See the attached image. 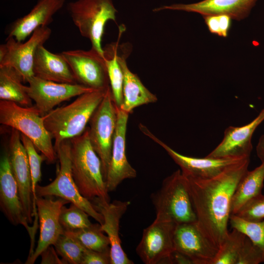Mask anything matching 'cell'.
Returning <instances> with one entry per match:
<instances>
[{"instance_id": "obj_34", "label": "cell", "mask_w": 264, "mask_h": 264, "mask_svg": "<svg viewBox=\"0 0 264 264\" xmlns=\"http://www.w3.org/2000/svg\"><path fill=\"white\" fill-rule=\"evenodd\" d=\"M236 215L250 222L264 220V195L262 194L249 201Z\"/></svg>"}, {"instance_id": "obj_37", "label": "cell", "mask_w": 264, "mask_h": 264, "mask_svg": "<svg viewBox=\"0 0 264 264\" xmlns=\"http://www.w3.org/2000/svg\"><path fill=\"white\" fill-rule=\"evenodd\" d=\"M110 252H101L86 249L81 264H110Z\"/></svg>"}, {"instance_id": "obj_1", "label": "cell", "mask_w": 264, "mask_h": 264, "mask_svg": "<svg viewBox=\"0 0 264 264\" xmlns=\"http://www.w3.org/2000/svg\"><path fill=\"white\" fill-rule=\"evenodd\" d=\"M250 157L233 164L218 176L202 179L186 177L196 224L208 241L219 249L228 236L233 194L248 171Z\"/></svg>"}, {"instance_id": "obj_26", "label": "cell", "mask_w": 264, "mask_h": 264, "mask_svg": "<svg viewBox=\"0 0 264 264\" xmlns=\"http://www.w3.org/2000/svg\"><path fill=\"white\" fill-rule=\"evenodd\" d=\"M21 75L9 66H0V99L14 102L23 107L32 106V99L22 84Z\"/></svg>"}, {"instance_id": "obj_24", "label": "cell", "mask_w": 264, "mask_h": 264, "mask_svg": "<svg viewBox=\"0 0 264 264\" xmlns=\"http://www.w3.org/2000/svg\"><path fill=\"white\" fill-rule=\"evenodd\" d=\"M33 72L40 78L61 83L76 84L70 67L61 53L48 51L44 45L39 46L35 53Z\"/></svg>"}, {"instance_id": "obj_36", "label": "cell", "mask_w": 264, "mask_h": 264, "mask_svg": "<svg viewBox=\"0 0 264 264\" xmlns=\"http://www.w3.org/2000/svg\"><path fill=\"white\" fill-rule=\"evenodd\" d=\"M209 31L212 34L227 37L231 25V18L224 14L203 16Z\"/></svg>"}, {"instance_id": "obj_16", "label": "cell", "mask_w": 264, "mask_h": 264, "mask_svg": "<svg viewBox=\"0 0 264 264\" xmlns=\"http://www.w3.org/2000/svg\"><path fill=\"white\" fill-rule=\"evenodd\" d=\"M68 202L60 198L53 199L51 197H37L39 238L36 249L32 255L28 256L25 264H34L38 257L49 246L54 245L59 237L64 234L60 217L62 207Z\"/></svg>"}, {"instance_id": "obj_15", "label": "cell", "mask_w": 264, "mask_h": 264, "mask_svg": "<svg viewBox=\"0 0 264 264\" xmlns=\"http://www.w3.org/2000/svg\"><path fill=\"white\" fill-rule=\"evenodd\" d=\"M26 90L35 102V106L42 116L57 105L82 94L95 90L79 83H57L45 80L35 76L27 82Z\"/></svg>"}, {"instance_id": "obj_25", "label": "cell", "mask_w": 264, "mask_h": 264, "mask_svg": "<svg viewBox=\"0 0 264 264\" xmlns=\"http://www.w3.org/2000/svg\"><path fill=\"white\" fill-rule=\"evenodd\" d=\"M264 181V161L254 170H248L240 180L232 197L231 214L236 215L249 201L262 194Z\"/></svg>"}, {"instance_id": "obj_38", "label": "cell", "mask_w": 264, "mask_h": 264, "mask_svg": "<svg viewBox=\"0 0 264 264\" xmlns=\"http://www.w3.org/2000/svg\"><path fill=\"white\" fill-rule=\"evenodd\" d=\"M51 246L46 249L40 256H42L41 264H65V262L59 259L57 253Z\"/></svg>"}, {"instance_id": "obj_27", "label": "cell", "mask_w": 264, "mask_h": 264, "mask_svg": "<svg viewBox=\"0 0 264 264\" xmlns=\"http://www.w3.org/2000/svg\"><path fill=\"white\" fill-rule=\"evenodd\" d=\"M125 29L124 25L119 26L117 42L107 44L104 48V57L112 98L115 106L118 108H120L123 103V74L118 60V52L119 40Z\"/></svg>"}, {"instance_id": "obj_22", "label": "cell", "mask_w": 264, "mask_h": 264, "mask_svg": "<svg viewBox=\"0 0 264 264\" xmlns=\"http://www.w3.org/2000/svg\"><path fill=\"white\" fill-rule=\"evenodd\" d=\"M131 52V45L128 44H119L118 60L123 74V103L119 109L129 114L137 107L157 101L156 96L149 91L138 76L129 68L126 59Z\"/></svg>"}, {"instance_id": "obj_13", "label": "cell", "mask_w": 264, "mask_h": 264, "mask_svg": "<svg viewBox=\"0 0 264 264\" xmlns=\"http://www.w3.org/2000/svg\"><path fill=\"white\" fill-rule=\"evenodd\" d=\"M140 131L163 148L174 162L180 168L182 173L186 176L202 179L215 177L228 167L245 158L235 157L212 158L205 156L197 158L181 154L174 150L154 135L145 125H139Z\"/></svg>"}, {"instance_id": "obj_2", "label": "cell", "mask_w": 264, "mask_h": 264, "mask_svg": "<svg viewBox=\"0 0 264 264\" xmlns=\"http://www.w3.org/2000/svg\"><path fill=\"white\" fill-rule=\"evenodd\" d=\"M107 89L82 94L71 103L53 109L42 116L46 129L54 139V149L63 141L84 132Z\"/></svg>"}, {"instance_id": "obj_18", "label": "cell", "mask_w": 264, "mask_h": 264, "mask_svg": "<svg viewBox=\"0 0 264 264\" xmlns=\"http://www.w3.org/2000/svg\"><path fill=\"white\" fill-rule=\"evenodd\" d=\"M90 201L103 217L101 229L107 234L110 240V264H133L122 247L119 233L120 220L131 202L115 200L110 203L99 198Z\"/></svg>"}, {"instance_id": "obj_30", "label": "cell", "mask_w": 264, "mask_h": 264, "mask_svg": "<svg viewBox=\"0 0 264 264\" xmlns=\"http://www.w3.org/2000/svg\"><path fill=\"white\" fill-rule=\"evenodd\" d=\"M54 246L65 264H81L86 248L73 237L64 233Z\"/></svg>"}, {"instance_id": "obj_10", "label": "cell", "mask_w": 264, "mask_h": 264, "mask_svg": "<svg viewBox=\"0 0 264 264\" xmlns=\"http://www.w3.org/2000/svg\"><path fill=\"white\" fill-rule=\"evenodd\" d=\"M177 224L156 219L143 231L136 252L146 264H171L175 250L174 236Z\"/></svg>"}, {"instance_id": "obj_4", "label": "cell", "mask_w": 264, "mask_h": 264, "mask_svg": "<svg viewBox=\"0 0 264 264\" xmlns=\"http://www.w3.org/2000/svg\"><path fill=\"white\" fill-rule=\"evenodd\" d=\"M0 123L28 137L48 163L55 161L57 154L52 138L35 105L23 107L14 102L0 100Z\"/></svg>"}, {"instance_id": "obj_7", "label": "cell", "mask_w": 264, "mask_h": 264, "mask_svg": "<svg viewBox=\"0 0 264 264\" xmlns=\"http://www.w3.org/2000/svg\"><path fill=\"white\" fill-rule=\"evenodd\" d=\"M70 139L63 141L55 149L59 159V168L56 178L45 186L38 184L36 188L37 197L55 196L74 204L85 211L100 225L104 219L101 213L94 208L91 202L80 193L73 179L70 159Z\"/></svg>"}, {"instance_id": "obj_21", "label": "cell", "mask_w": 264, "mask_h": 264, "mask_svg": "<svg viewBox=\"0 0 264 264\" xmlns=\"http://www.w3.org/2000/svg\"><path fill=\"white\" fill-rule=\"evenodd\" d=\"M258 0H203L189 4L176 3L163 5L153 9L154 12L164 10L195 12L202 16L224 14L232 19L241 21L246 18Z\"/></svg>"}, {"instance_id": "obj_14", "label": "cell", "mask_w": 264, "mask_h": 264, "mask_svg": "<svg viewBox=\"0 0 264 264\" xmlns=\"http://www.w3.org/2000/svg\"><path fill=\"white\" fill-rule=\"evenodd\" d=\"M51 30L47 26L37 29L25 43L7 37L5 44V53L0 59V66H9L15 68L22 76L23 83H27L33 76V63L38 47L49 38Z\"/></svg>"}, {"instance_id": "obj_19", "label": "cell", "mask_w": 264, "mask_h": 264, "mask_svg": "<svg viewBox=\"0 0 264 264\" xmlns=\"http://www.w3.org/2000/svg\"><path fill=\"white\" fill-rule=\"evenodd\" d=\"M174 244L175 250L189 257L194 264H213L218 251L196 222L178 224L174 233Z\"/></svg>"}, {"instance_id": "obj_12", "label": "cell", "mask_w": 264, "mask_h": 264, "mask_svg": "<svg viewBox=\"0 0 264 264\" xmlns=\"http://www.w3.org/2000/svg\"><path fill=\"white\" fill-rule=\"evenodd\" d=\"M61 54L68 63L79 84L95 90L110 87L104 57L91 48L64 51Z\"/></svg>"}, {"instance_id": "obj_8", "label": "cell", "mask_w": 264, "mask_h": 264, "mask_svg": "<svg viewBox=\"0 0 264 264\" xmlns=\"http://www.w3.org/2000/svg\"><path fill=\"white\" fill-rule=\"evenodd\" d=\"M117 118V108L109 87L89 121L91 144L101 159L105 179L111 156L113 139Z\"/></svg>"}, {"instance_id": "obj_33", "label": "cell", "mask_w": 264, "mask_h": 264, "mask_svg": "<svg viewBox=\"0 0 264 264\" xmlns=\"http://www.w3.org/2000/svg\"><path fill=\"white\" fill-rule=\"evenodd\" d=\"M21 138L27 154L31 174L34 205L37 209L36 188L41 180L42 164L44 160H46V158L42 154L40 155L37 153V149L28 137L21 133Z\"/></svg>"}, {"instance_id": "obj_32", "label": "cell", "mask_w": 264, "mask_h": 264, "mask_svg": "<svg viewBox=\"0 0 264 264\" xmlns=\"http://www.w3.org/2000/svg\"><path fill=\"white\" fill-rule=\"evenodd\" d=\"M89 215L82 209L71 203L68 208L62 207L60 217L64 230H75L90 226Z\"/></svg>"}, {"instance_id": "obj_31", "label": "cell", "mask_w": 264, "mask_h": 264, "mask_svg": "<svg viewBox=\"0 0 264 264\" xmlns=\"http://www.w3.org/2000/svg\"><path fill=\"white\" fill-rule=\"evenodd\" d=\"M229 222L232 228L244 233L260 248L264 259V220L258 222H250L231 214Z\"/></svg>"}, {"instance_id": "obj_35", "label": "cell", "mask_w": 264, "mask_h": 264, "mask_svg": "<svg viewBox=\"0 0 264 264\" xmlns=\"http://www.w3.org/2000/svg\"><path fill=\"white\" fill-rule=\"evenodd\" d=\"M262 263H264V259L261 250L246 236L236 264H259Z\"/></svg>"}, {"instance_id": "obj_39", "label": "cell", "mask_w": 264, "mask_h": 264, "mask_svg": "<svg viewBox=\"0 0 264 264\" xmlns=\"http://www.w3.org/2000/svg\"><path fill=\"white\" fill-rule=\"evenodd\" d=\"M171 264H194L189 257L176 250H174L171 255Z\"/></svg>"}, {"instance_id": "obj_40", "label": "cell", "mask_w": 264, "mask_h": 264, "mask_svg": "<svg viewBox=\"0 0 264 264\" xmlns=\"http://www.w3.org/2000/svg\"><path fill=\"white\" fill-rule=\"evenodd\" d=\"M257 154L261 162L264 161V135H262L256 146Z\"/></svg>"}, {"instance_id": "obj_29", "label": "cell", "mask_w": 264, "mask_h": 264, "mask_svg": "<svg viewBox=\"0 0 264 264\" xmlns=\"http://www.w3.org/2000/svg\"><path fill=\"white\" fill-rule=\"evenodd\" d=\"M219 248L213 264H236L246 236L232 228Z\"/></svg>"}, {"instance_id": "obj_23", "label": "cell", "mask_w": 264, "mask_h": 264, "mask_svg": "<svg viewBox=\"0 0 264 264\" xmlns=\"http://www.w3.org/2000/svg\"><path fill=\"white\" fill-rule=\"evenodd\" d=\"M65 0H38L31 11L10 23L6 30L7 37L23 42L39 27L47 26L53 16L64 6Z\"/></svg>"}, {"instance_id": "obj_28", "label": "cell", "mask_w": 264, "mask_h": 264, "mask_svg": "<svg viewBox=\"0 0 264 264\" xmlns=\"http://www.w3.org/2000/svg\"><path fill=\"white\" fill-rule=\"evenodd\" d=\"M101 229L99 223L75 230H64V233L77 240L86 249L101 252H110V242Z\"/></svg>"}, {"instance_id": "obj_5", "label": "cell", "mask_w": 264, "mask_h": 264, "mask_svg": "<svg viewBox=\"0 0 264 264\" xmlns=\"http://www.w3.org/2000/svg\"><path fill=\"white\" fill-rule=\"evenodd\" d=\"M155 219L176 224L196 222V216L187 179L180 170L166 177L160 188L151 196Z\"/></svg>"}, {"instance_id": "obj_9", "label": "cell", "mask_w": 264, "mask_h": 264, "mask_svg": "<svg viewBox=\"0 0 264 264\" xmlns=\"http://www.w3.org/2000/svg\"><path fill=\"white\" fill-rule=\"evenodd\" d=\"M12 172L17 181L22 203L30 224L38 225L37 209L34 205L31 170L21 133L12 129L7 150Z\"/></svg>"}, {"instance_id": "obj_17", "label": "cell", "mask_w": 264, "mask_h": 264, "mask_svg": "<svg viewBox=\"0 0 264 264\" xmlns=\"http://www.w3.org/2000/svg\"><path fill=\"white\" fill-rule=\"evenodd\" d=\"M129 113L117 108V118L114 134L111 156L106 182L109 192L114 191L125 179L135 178L136 170L126 154V137Z\"/></svg>"}, {"instance_id": "obj_6", "label": "cell", "mask_w": 264, "mask_h": 264, "mask_svg": "<svg viewBox=\"0 0 264 264\" xmlns=\"http://www.w3.org/2000/svg\"><path fill=\"white\" fill-rule=\"evenodd\" d=\"M67 8L80 34L89 39L91 48L104 57L102 40L106 24L116 20L113 0H76L68 3Z\"/></svg>"}, {"instance_id": "obj_20", "label": "cell", "mask_w": 264, "mask_h": 264, "mask_svg": "<svg viewBox=\"0 0 264 264\" xmlns=\"http://www.w3.org/2000/svg\"><path fill=\"white\" fill-rule=\"evenodd\" d=\"M264 120V109L249 123L241 127L229 126L220 143L206 156L212 158L250 157L251 139L257 128Z\"/></svg>"}, {"instance_id": "obj_3", "label": "cell", "mask_w": 264, "mask_h": 264, "mask_svg": "<svg viewBox=\"0 0 264 264\" xmlns=\"http://www.w3.org/2000/svg\"><path fill=\"white\" fill-rule=\"evenodd\" d=\"M70 140L72 174L80 193L90 201L110 202L102 162L91 144L88 128Z\"/></svg>"}, {"instance_id": "obj_11", "label": "cell", "mask_w": 264, "mask_h": 264, "mask_svg": "<svg viewBox=\"0 0 264 264\" xmlns=\"http://www.w3.org/2000/svg\"><path fill=\"white\" fill-rule=\"evenodd\" d=\"M0 208L9 222L14 225H22L30 238L29 254L33 252L37 228L30 226L25 214L17 181L12 172L7 150L0 160Z\"/></svg>"}]
</instances>
